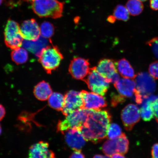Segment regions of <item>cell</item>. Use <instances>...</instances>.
I'll list each match as a JSON object with an SVG mask.
<instances>
[{"label":"cell","mask_w":158,"mask_h":158,"mask_svg":"<svg viewBox=\"0 0 158 158\" xmlns=\"http://www.w3.org/2000/svg\"><path fill=\"white\" fill-rule=\"evenodd\" d=\"M111 118L107 110H90L84 125L77 128L80 130L86 141L98 143L107 138Z\"/></svg>","instance_id":"obj_1"},{"label":"cell","mask_w":158,"mask_h":158,"mask_svg":"<svg viewBox=\"0 0 158 158\" xmlns=\"http://www.w3.org/2000/svg\"><path fill=\"white\" fill-rule=\"evenodd\" d=\"M64 5L58 0H34L31 2L33 10L39 17L53 19L62 17Z\"/></svg>","instance_id":"obj_2"},{"label":"cell","mask_w":158,"mask_h":158,"mask_svg":"<svg viewBox=\"0 0 158 158\" xmlns=\"http://www.w3.org/2000/svg\"><path fill=\"white\" fill-rule=\"evenodd\" d=\"M38 57L39 62L47 73L49 74L58 68L64 59L58 47L53 45L43 48Z\"/></svg>","instance_id":"obj_3"},{"label":"cell","mask_w":158,"mask_h":158,"mask_svg":"<svg viewBox=\"0 0 158 158\" xmlns=\"http://www.w3.org/2000/svg\"><path fill=\"white\" fill-rule=\"evenodd\" d=\"M90 110L80 109L66 116L64 119L59 120L57 131L63 134L69 129L81 127L87 118Z\"/></svg>","instance_id":"obj_4"},{"label":"cell","mask_w":158,"mask_h":158,"mask_svg":"<svg viewBox=\"0 0 158 158\" xmlns=\"http://www.w3.org/2000/svg\"><path fill=\"white\" fill-rule=\"evenodd\" d=\"M83 81L93 92L102 96L105 95L109 88L110 82L97 70L96 67L91 68L87 77Z\"/></svg>","instance_id":"obj_5"},{"label":"cell","mask_w":158,"mask_h":158,"mask_svg":"<svg viewBox=\"0 0 158 158\" xmlns=\"http://www.w3.org/2000/svg\"><path fill=\"white\" fill-rule=\"evenodd\" d=\"M5 42L9 48L15 49L21 47L23 43L20 27L15 21L9 19L6 25L4 31Z\"/></svg>","instance_id":"obj_6"},{"label":"cell","mask_w":158,"mask_h":158,"mask_svg":"<svg viewBox=\"0 0 158 158\" xmlns=\"http://www.w3.org/2000/svg\"><path fill=\"white\" fill-rule=\"evenodd\" d=\"M135 79L136 91L143 96L144 99L149 96L156 88L155 79L146 72L139 73Z\"/></svg>","instance_id":"obj_7"},{"label":"cell","mask_w":158,"mask_h":158,"mask_svg":"<svg viewBox=\"0 0 158 158\" xmlns=\"http://www.w3.org/2000/svg\"><path fill=\"white\" fill-rule=\"evenodd\" d=\"M96 70L110 82L114 84L120 79L116 62L112 59H104L98 62Z\"/></svg>","instance_id":"obj_8"},{"label":"cell","mask_w":158,"mask_h":158,"mask_svg":"<svg viewBox=\"0 0 158 158\" xmlns=\"http://www.w3.org/2000/svg\"><path fill=\"white\" fill-rule=\"evenodd\" d=\"M64 101L62 112L65 116L77 110L82 109L83 101L81 92L74 90L67 92L64 96Z\"/></svg>","instance_id":"obj_9"},{"label":"cell","mask_w":158,"mask_h":158,"mask_svg":"<svg viewBox=\"0 0 158 158\" xmlns=\"http://www.w3.org/2000/svg\"><path fill=\"white\" fill-rule=\"evenodd\" d=\"M121 117L124 128L127 131H130L135 124L139 122L141 116L137 106L135 104H130L122 110Z\"/></svg>","instance_id":"obj_10"},{"label":"cell","mask_w":158,"mask_h":158,"mask_svg":"<svg viewBox=\"0 0 158 158\" xmlns=\"http://www.w3.org/2000/svg\"><path fill=\"white\" fill-rule=\"evenodd\" d=\"M90 69L87 59L78 57L74 58L71 61L69 71L73 78L83 80L88 76Z\"/></svg>","instance_id":"obj_11"},{"label":"cell","mask_w":158,"mask_h":158,"mask_svg":"<svg viewBox=\"0 0 158 158\" xmlns=\"http://www.w3.org/2000/svg\"><path fill=\"white\" fill-rule=\"evenodd\" d=\"M81 92L83 101V109L100 110L107 106L105 99L100 95L86 90Z\"/></svg>","instance_id":"obj_12"},{"label":"cell","mask_w":158,"mask_h":158,"mask_svg":"<svg viewBox=\"0 0 158 158\" xmlns=\"http://www.w3.org/2000/svg\"><path fill=\"white\" fill-rule=\"evenodd\" d=\"M20 29L23 38L26 41H36L40 37V27L35 19L23 21Z\"/></svg>","instance_id":"obj_13"},{"label":"cell","mask_w":158,"mask_h":158,"mask_svg":"<svg viewBox=\"0 0 158 158\" xmlns=\"http://www.w3.org/2000/svg\"><path fill=\"white\" fill-rule=\"evenodd\" d=\"M63 134L69 147L74 151H81L85 144L86 140L77 128L69 129Z\"/></svg>","instance_id":"obj_14"},{"label":"cell","mask_w":158,"mask_h":158,"mask_svg":"<svg viewBox=\"0 0 158 158\" xmlns=\"http://www.w3.org/2000/svg\"><path fill=\"white\" fill-rule=\"evenodd\" d=\"M55 155L49 149L47 142L41 141L29 148L28 158H55Z\"/></svg>","instance_id":"obj_15"},{"label":"cell","mask_w":158,"mask_h":158,"mask_svg":"<svg viewBox=\"0 0 158 158\" xmlns=\"http://www.w3.org/2000/svg\"><path fill=\"white\" fill-rule=\"evenodd\" d=\"M114 86L120 95L125 98H131L134 94L136 83L135 81L131 79H120Z\"/></svg>","instance_id":"obj_16"},{"label":"cell","mask_w":158,"mask_h":158,"mask_svg":"<svg viewBox=\"0 0 158 158\" xmlns=\"http://www.w3.org/2000/svg\"><path fill=\"white\" fill-rule=\"evenodd\" d=\"M33 93L37 99L45 101L48 100L52 93V89L49 84L45 81L39 83L35 86Z\"/></svg>","instance_id":"obj_17"},{"label":"cell","mask_w":158,"mask_h":158,"mask_svg":"<svg viewBox=\"0 0 158 158\" xmlns=\"http://www.w3.org/2000/svg\"><path fill=\"white\" fill-rule=\"evenodd\" d=\"M118 72L124 78L135 79L136 75L134 69L129 62L125 59H122L116 62Z\"/></svg>","instance_id":"obj_18"},{"label":"cell","mask_w":158,"mask_h":158,"mask_svg":"<svg viewBox=\"0 0 158 158\" xmlns=\"http://www.w3.org/2000/svg\"><path fill=\"white\" fill-rule=\"evenodd\" d=\"M156 98L153 97L150 98L149 97L145 99L143 102V105L142 106L140 110V114L141 117L144 121L149 122L151 121L153 118L154 114L152 102Z\"/></svg>","instance_id":"obj_19"},{"label":"cell","mask_w":158,"mask_h":158,"mask_svg":"<svg viewBox=\"0 0 158 158\" xmlns=\"http://www.w3.org/2000/svg\"><path fill=\"white\" fill-rule=\"evenodd\" d=\"M48 100V104L51 108L57 111H62L64 97L62 94L58 92L52 93Z\"/></svg>","instance_id":"obj_20"},{"label":"cell","mask_w":158,"mask_h":158,"mask_svg":"<svg viewBox=\"0 0 158 158\" xmlns=\"http://www.w3.org/2000/svg\"><path fill=\"white\" fill-rule=\"evenodd\" d=\"M12 60L17 64H24L28 59V54L26 49L21 48L13 49L11 54Z\"/></svg>","instance_id":"obj_21"},{"label":"cell","mask_w":158,"mask_h":158,"mask_svg":"<svg viewBox=\"0 0 158 158\" xmlns=\"http://www.w3.org/2000/svg\"><path fill=\"white\" fill-rule=\"evenodd\" d=\"M102 151L106 156L110 157L118 152V138L109 139L105 143L102 147Z\"/></svg>","instance_id":"obj_22"},{"label":"cell","mask_w":158,"mask_h":158,"mask_svg":"<svg viewBox=\"0 0 158 158\" xmlns=\"http://www.w3.org/2000/svg\"><path fill=\"white\" fill-rule=\"evenodd\" d=\"M126 7L130 14L133 16L139 15L143 9V3L139 0H129L126 3Z\"/></svg>","instance_id":"obj_23"},{"label":"cell","mask_w":158,"mask_h":158,"mask_svg":"<svg viewBox=\"0 0 158 158\" xmlns=\"http://www.w3.org/2000/svg\"><path fill=\"white\" fill-rule=\"evenodd\" d=\"M130 13L127 8L124 6L119 5L116 6L114 10L113 16L116 20L127 21L129 19Z\"/></svg>","instance_id":"obj_24"},{"label":"cell","mask_w":158,"mask_h":158,"mask_svg":"<svg viewBox=\"0 0 158 158\" xmlns=\"http://www.w3.org/2000/svg\"><path fill=\"white\" fill-rule=\"evenodd\" d=\"M40 38L37 40L35 41H31V43L30 41H27L26 42L25 47L26 48L28 49L29 50L36 54V56H38L40 54L41 51L42 49L45 48L44 45L45 44V41H39Z\"/></svg>","instance_id":"obj_25"},{"label":"cell","mask_w":158,"mask_h":158,"mask_svg":"<svg viewBox=\"0 0 158 158\" xmlns=\"http://www.w3.org/2000/svg\"><path fill=\"white\" fill-rule=\"evenodd\" d=\"M40 30L42 37L45 39H49L54 34V27L51 23L45 21L41 24Z\"/></svg>","instance_id":"obj_26"},{"label":"cell","mask_w":158,"mask_h":158,"mask_svg":"<svg viewBox=\"0 0 158 158\" xmlns=\"http://www.w3.org/2000/svg\"><path fill=\"white\" fill-rule=\"evenodd\" d=\"M118 153L124 155L128 152L129 149V141L126 134L122 133L118 138Z\"/></svg>","instance_id":"obj_27"},{"label":"cell","mask_w":158,"mask_h":158,"mask_svg":"<svg viewBox=\"0 0 158 158\" xmlns=\"http://www.w3.org/2000/svg\"><path fill=\"white\" fill-rule=\"evenodd\" d=\"M122 134V129L120 126L116 123H112L108 128L107 137L110 139H114L119 137Z\"/></svg>","instance_id":"obj_28"},{"label":"cell","mask_w":158,"mask_h":158,"mask_svg":"<svg viewBox=\"0 0 158 158\" xmlns=\"http://www.w3.org/2000/svg\"><path fill=\"white\" fill-rule=\"evenodd\" d=\"M147 44L151 47L154 55L158 59V37L150 40Z\"/></svg>","instance_id":"obj_29"},{"label":"cell","mask_w":158,"mask_h":158,"mask_svg":"<svg viewBox=\"0 0 158 158\" xmlns=\"http://www.w3.org/2000/svg\"><path fill=\"white\" fill-rule=\"evenodd\" d=\"M149 74L155 79H158V61L150 64L149 68Z\"/></svg>","instance_id":"obj_30"},{"label":"cell","mask_w":158,"mask_h":158,"mask_svg":"<svg viewBox=\"0 0 158 158\" xmlns=\"http://www.w3.org/2000/svg\"><path fill=\"white\" fill-rule=\"evenodd\" d=\"M125 100V98L120 95H115L114 94L112 96L111 104L112 106H115L118 104L123 102Z\"/></svg>","instance_id":"obj_31"},{"label":"cell","mask_w":158,"mask_h":158,"mask_svg":"<svg viewBox=\"0 0 158 158\" xmlns=\"http://www.w3.org/2000/svg\"><path fill=\"white\" fill-rule=\"evenodd\" d=\"M152 106L153 109L154 116L156 121L158 124V98H156L152 102Z\"/></svg>","instance_id":"obj_32"},{"label":"cell","mask_w":158,"mask_h":158,"mask_svg":"<svg viewBox=\"0 0 158 158\" xmlns=\"http://www.w3.org/2000/svg\"><path fill=\"white\" fill-rule=\"evenodd\" d=\"M151 155L152 158H158V143H155L152 147Z\"/></svg>","instance_id":"obj_33"},{"label":"cell","mask_w":158,"mask_h":158,"mask_svg":"<svg viewBox=\"0 0 158 158\" xmlns=\"http://www.w3.org/2000/svg\"><path fill=\"white\" fill-rule=\"evenodd\" d=\"M69 158H85V157L81 151H74Z\"/></svg>","instance_id":"obj_34"},{"label":"cell","mask_w":158,"mask_h":158,"mask_svg":"<svg viewBox=\"0 0 158 158\" xmlns=\"http://www.w3.org/2000/svg\"><path fill=\"white\" fill-rule=\"evenodd\" d=\"M150 5L152 9L158 10V0H150Z\"/></svg>","instance_id":"obj_35"},{"label":"cell","mask_w":158,"mask_h":158,"mask_svg":"<svg viewBox=\"0 0 158 158\" xmlns=\"http://www.w3.org/2000/svg\"><path fill=\"white\" fill-rule=\"evenodd\" d=\"M5 114V108L2 104H0V121H1L4 118Z\"/></svg>","instance_id":"obj_36"},{"label":"cell","mask_w":158,"mask_h":158,"mask_svg":"<svg viewBox=\"0 0 158 158\" xmlns=\"http://www.w3.org/2000/svg\"><path fill=\"white\" fill-rule=\"evenodd\" d=\"M110 158H126L123 155L119 153H116L110 157Z\"/></svg>","instance_id":"obj_37"},{"label":"cell","mask_w":158,"mask_h":158,"mask_svg":"<svg viewBox=\"0 0 158 158\" xmlns=\"http://www.w3.org/2000/svg\"><path fill=\"white\" fill-rule=\"evenodd\" d=\"M94 158H110V157L108 156H103L102 155H95Z\"/></svg>","instance_id":"obj_38"},{"label":"cell","mask_w":158,"mask_h":158,"mask_svg":"<svg viewBox=\"0 0 158 158\" xmlns=\"http://www.w3.org/2000/svg\"><path fill=\"white\" fill-rule=\"evenodd\" d=\"M23 1L27 2H32L34 0H23Z\"/></svg>","instance_id":"obj_39"},{"label":"cell","mask_w":158,"mask_h":158,"mask_svg":"<svg viewBox=\"0 0 158 158\" xmlns=\"http://www.w3.org/2000/svg\"><path fill=\"white\" fill-rule=\"evenodd\" d=\"M2 133V128L1 127V124H0V135H1Z\"/></svg>","instance_id":"obj_40"},{"label":"cell","mask_w":158,"mask_h":158,"mask_svg":"<svg viewBox=\"0 0 158 158\" xmlns=\"http://www.w3.org/2000/svg\"><path fill=\"white\" fill-rule=\"evenodd\" d=\"M4 0H0V6L2 5V4L3 3Z\"/></svg>","instance_id":"obj_41"},{"label":"cell","mask_w":158,"mask_h":158,"mask_svg":"<svg viewBox=\"0 0 158 158\" xmlns=\"http://www.w3.org/2000/svg\"><path fill=\"white\" fill-rule=\"evenodd\" d=\"M139 1L141 2H144L147 1V0H139Z\"/></svg>","instance_id":"obj_42"},{"label":"cell","mask_w":158,"mask_h":158,"mask_svg":"<svg viewBox=\"0 0 158 158\" xmlns=\"http://www.w3.org/2000/svg\"><path fill=\"white\" fill-rule=\"evenodd\" d=\"M55 158H56V157Z\"/></svg>","instance_id":"obj_43"}]
</instances>
